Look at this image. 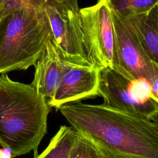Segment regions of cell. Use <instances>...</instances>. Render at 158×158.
Listing matches in <instances>:
<instances>
[{
  "label": "cell",
  "instance_id": "cell-1",
  "mask_svg": "<svg viewBox=\"0 0 158 158\" xmlns=\"http://www.w3.org/2000/svg\"><path fill=\"white\" fill-rule=\"evenodd\" d=\"M57 110L75 131L91 139L109 158H158L156 121L80 101Z\"/></svg>",
  "mask_w": 158,
  "mask_h": 158
},
{
  "label": "cell",
  "instance_id": "cell-2",
  "mask_svg": "<svg viewBox=\"0 0 158 158\" xmlns=\"http://www.w3.org/2000/svg\"><path fill=\"white\" fill-rule=\"evenodd\" d=\"M51 107L30 84L0 76V144L12 157L33 151L34 157L47 132Z\"/></svg>",
  "mask_w": 158,
  "mask_h": 158
},
{
  "label": "cell",
  "instance_id": "cell-3",
  "mask_svg": "<svg viewBox=\"0 0 158 158\" xmlns=\"http://www.w3.org/2000/svg\"><path fill=\"white\" fill-rule=\"evenodd\" d=\"M43 1L0 14V73L34 66L51 40Z\"/></svg>",
  "mask_w": 158,
  "mask_h": 158
},
{
  "label": "cell",
  "instance_id": "cell-4",
  "mask_svg": "<svg viewBox=\"0 0 158 158\" xmlns=\"http://www.w3.org/2000/svg\"><path fill=\"white\" fill-rule=\"evenodd\" d=\"M43 7L50 24L51 42L58 57L72 65L97 68L85 46L79 9L72 6L69 0H44Z\"/></svg>",
  "mask_w": 158,
  "mask_h": 158
},
{
  "label": "cell",
  "instance_id": "cell-5",
  "mask_svg": "<svg viewBox=\"0 0 158 158\" xmlns=\"http://www.w3.org/2000/svg\"><path fill=\"white\" fill-rule=\"evenodd\" d=\"M99 96L106 107L157 122L158 101L146 81H131L112 67L99 71Z\"/></svg>",
  "mask_w": 158,
  "mask_h": 158
},
{
  "label": "cell",
  "instance_id": "cell-6",
  "mask_svg": "<svg viewBox=\"0 0 158 158\" xmlns=\"http://www.w3.org/2000/svg\"><path fill=\"white\" fill-rule=\"evenodd\" d=\"M111 15L115 39L112 68L131 81L148 83L158 73V64L149 57L129 23L112 10Z\"/></svg>",
  "mask_w": 158,
  "mask_h": 158
},
{
  "label": "cell",
  "instance_id": "cell-7",
  "mask_svg": "<svg viewBox=\"0 0 158 158\" xmlns=\"http://www.w3.org/2000/svg\"><path fill=\"white\" fill-rule=\"evenodd\" d=\"M81 27L89 56L98 69L112 67L115 39L111 10L106 0L79 9Z\"/></svg>",
  "mask_w": 158,
  "mask_h": 158
},
{
  "label": "cell",
  "instance_id": "cell-8",
  "mask_svg": "<svg viewBox=\"0 0 158 158\" xmlns=\"http://www.w3.org/2000/svg\"><path fill=\"white\" fill-rule=\"evenodd\" d=\"M99 71L95 67H84L69 64L68 68L48 103L57 110L69 102L99 96Z\"/></svg>",
  "mask_w": 158,
  "mask_h": 158
},
{
  "label": "cell",
  "instance_id": "cell-9",
  "mask_svg": "<svg viewBox=\"0 0 158 158\" xmlns=\"http://www.w3.org/2000/svg\"><path fill=\"white\" fill-rule=\"evenodd\" d=\"M69 64L58 57L50 41L34 65L35 71L30 85L48 104L52 98Z\"/></svg>",
  "mask_w": 158,
  "mask_h": 158
},
{
  "label": "cell",
  "instance_id": "cell-10",
  "mask_svg": "<svg viewBox=\"0 0 158 158\" xmlns=\"http://www.w3.org/2000/svg\"><path fill=\"white\" fill-rule=\"evenodd\" d=\"M152 61L158 64V4L148 11L124 17Z\"/></svg>",
  "mask_w": 158,
  "mask_h": 158
},
{
  "label": "cell",
  "instance_id": "cell-11",
  "mask_svg": "<svg viewBox=\"0 0 158 158\" xmlns=\"http://www.w3.org/2000/svg\"><path fill=\"white\" fill-rule=\"evenodd\" d=\"M75 135V131L71 127L61 126L46 148L34 158H69Z\"/></svg>",
  "mask_w": 158,
  "mask_h": 158
},
{
  "label": "cell",
  "instance_id": "cell-12",
  "mask_svg": "<svg viewBox=\"0 0 158 158\" xmlns=\"http://www.w3.org/2000/svg\"><path fill=\"white\" fill-rule=\"evenodd\" d=\"M69 158H109L91 139L75 131Z\"/></svg>",
  "mask_w": 158,
  "mask_h": 158
},
{
  "label": "cell",
  "instance_id": "cell-13",
  "mask_svg": "<svg viewBox=\"0 0 158 158\" xmlns=\"http://www.w3.org/2000/svg\"><path fill=\"white\" fill-rule=\"evenodd\" d=\"M110 10L119 17L124 18L149 10L158 0H106Z\"/></svg>",
  "mask_w": 158,
  "mask_h": 158
},
{
  "label": "cell",
  "instance_id": "cell-14",
  "mask_svg": "<svg viewBox=\"0 0 158 158\" xmlns=\"http://www.w3.org/2000/svg\"><path fill=\"white\" fill-rule=\"evenodd\" d=\"M41 0H0V14L3 10L25 4H34Z\"/></svg>",
  "mask_w": 158,
  "mask_h": 158
},
{
  "label": "cell",
  "instance_id": "cell-15",
  "mask_svg": "<svg viewBox=\"0 0 158 158\" xmlns=\"http://www.w3.org/2000/svg\"><path fill=\"white\" fill-rule=\"evenodd\" d=\"M11 151L8 148L0 149V158H12Z\"/></svg>",
  "mask_w": 158,
  "mask_h": 158
},
{
  "label": "cell",
  "instance_id": "cell-16",
  "mask_svg": "<svg viewBox=\"0 0 158 158\" xmlns=\"http://www.w3.org/2000/svg\"><path fill=\"white\" fill-rule=\"evenodd\" d=\"M70 4L72 5V6H73V7L76 8V9H79L78 6V2H77V0H69Z\"/></svg>",
  "mask_w": 158,
  "mask_h": 158
}]
</instances>
